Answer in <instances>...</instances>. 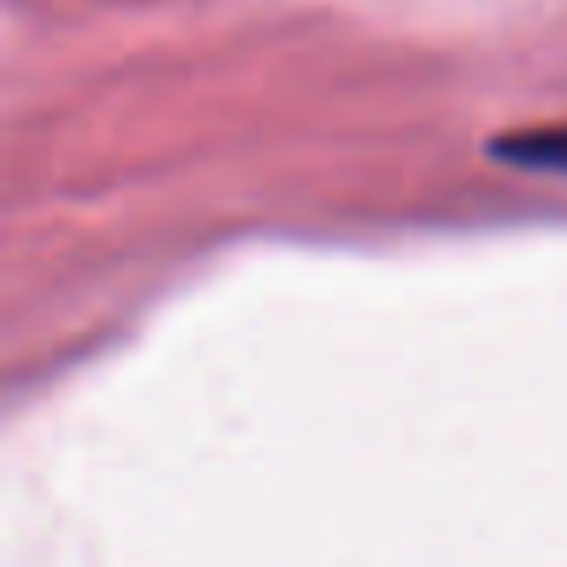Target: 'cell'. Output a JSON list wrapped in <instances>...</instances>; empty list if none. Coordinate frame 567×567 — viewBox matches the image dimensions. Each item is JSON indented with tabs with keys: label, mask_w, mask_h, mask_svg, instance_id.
<instances>
[{
	"label": "cell",
	"mask_w": 567,
	"mask_h": 567,
	"mask_svg": "<svg viewBox=\"0 0 567 567\" xmlns=\"http://www.w3.org/2000/svg\"><path fill=\"white\" fill-rule=\"evenodd\" d=\"M492 155L518 168H540V173H567V124L558 128H536V133H514L492 142Z\"/></svg>",
	"instance_id": "obj_1"
}]
</instances>
